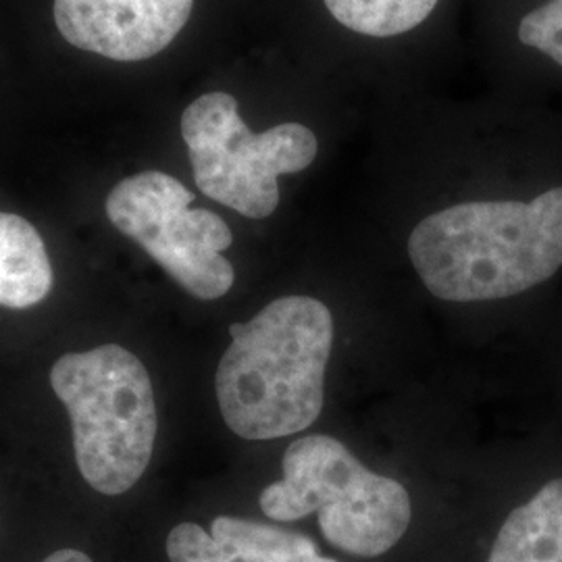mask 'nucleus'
Listing matches in <instances>:
<instances>
[{"mask_svg": "<svg viewBox=\"0 0 562 562\" xmlns=\"http://www.w3.org/2000/svg\"><path fill=\"white\" fill-rule=\"evenodd\" d=\"M50 385L69 413L81 477L104 496L132 490L157 440L153 382L140 359L117 344L60 357Z\"/></svg>", "mask_w": 562, "mask_h": 562, "instance_id": "3", "label": "nucleus"}, {"mask_svg": "<svg viewBox=\"0 0 562 562\" xmlns=\"http://www.w3.org/2000/svg\"><path fill=\"white\" fill-rule=\"evenodd\" d=\"M283 480L261 492V510L273 521L319 515L325 540L346 554L382 557L401 542L413 519L406 487L367 469L340 440L315 434L290 443Z\"/></svg>", "mask_w": 562, "mask_h": 562, "instance_id": "4", "label": "nucleus"}, {"mask_svg": "<svg viewBox=\"0 0 562 562\" xmlns=\"http://www.w3.org/2000/svg\"><path fill=\"white\" fill-rule=\"evenodd\" d=\"M327 11L344 27L371 36L390 38L422 25L440 0H323Z\"/></svg>", "mask_w": 562, "mask_h": 562, "instance_id": "11", "label": "nucleus"}, {"mask_svg": "<svg viewBox=\"0 0 562 562\" xmlns=\"http://www.w3.org/2000/svg\"><path fill=\"white\" fill-rule=\"evenodd\" d=\"M42 562H92V559H90L86 552L65 548V550H57V552H53L50 557H46Z\"/></svg>", "mask_w": 562, "mask_h": 562, "instance_id": "13", "label": "nucleus"}, {"mask_svg": "<svg viewBox=\"0 0 562 562\" xmlns=\"http://www.w3.org/2000/svg\"><path fill=\"white\" fill-rule=\"evenodd\" d=\"M192 202L194 194L173 176L142 171L109 192L106 217L186 292L217 301L236 280L234 265L223 257L234 234L213 211L190 209Z\"/></svg>", "mask_w": 562, "mask_h": 562, "instance_id": "6", "label": "nucleus"}, {"mask_svg": "<svg viewBox=\"0 0 562 562\" xmlns=\"http://www.w3.org/2000/svg\"><path fill=\"white\" fill-rule=\"evenodd\" d=\"M408 257L440 301H498L562 267V186L531 202H462L425 217Z\"/></svg>", "mask_w": 562, "mask_h": 562, "instance_id": "1", "label": "nucleus"}, {"mask_svg": "<svg viewBox=\"0 0 562 562\" xmlns=\"http://www.w3.org/2000/svg\"><path fill=\"white\" fill-rule=\"evenodd\" d=\"M53 290V265L38 229L0 211V306L30 308Z\"/></svg>", "mask_w": 562, "mask_h": 562, "instance_id": "9", "label": "nucleus"}, {"mask_svg": "<svg viewBox=\"0 0 562 562\" xmlns=\"http://www.w3.org/2000/svg\"><path fill=\"white\" fill-rule=\"evenodd\" d=\"M194 0H55L60 36L76 48L132 63L159 55L178 38Z\"/></svg>", "mask_w": 562, "mask_h": 562, "instance_id": "7", "label": "nucleus"}, {"mask_svg": "<svg viewBox=\"0 0 562 562\" xmlns=\"http://www.w3.org/2000/svg\"><path fill=\"white\" fill-rule=\"evenodd\" d=\"M487 562H562V477L508 515Z\"/></svg>", "mask_w": 562, "mask_h": 562, "instance_id": "10", "label": "nucleus"}, {"mask_svg": "<svg viewBox=\"0 0 562 562\" xmlns=\"http://www.w3.org/2000/svg\"><path fill=\"white\" fill-rule=\"evenodd\" d=\"M519 41L562 67V0H548L519 23Z\"/></svg>", "mask_w": 562, "mask_h": 562, "instance_id": "12", "label": "nucleus"}, {"mask_svg": "<svg viewBox=\"0 0 562 562\" xmlns=\"http://www.w3.org/2000/svg\"><path fill=\"white\" fill-rule=\"evenodd\" d=\"M181 138L202 194L250 220L273 215L278 178L304 171L319 153L317 136L301 123L255 134L225 92L202 94L183 111Z\"/></svg>", "mask_w": 562, "mask_h": 562, "instance_id": "5", "label": "nucleus"}, {"mask_svg": "<svg viewBox=\"0 0 562 562\" xmlns=\"http://www.w3.org/2000/svg\"><path fill=\"white\" fill-rule=\"evenodd\" d=\"M171 562H338L322 557L308 536L276 525L217 517L206 533L196 522H180L167 536Z\"/></svg>", "mask_w": 562, "mask_h": 562, "instance_id": "8", "label": "nucleus"}, {"mask_svg": "<svg viewBox=\"0 0 562 562\" xmlns=\"http://www.w3.org/2000/svg\"><path fill=\"white\" fill-rule=\"evenodd\" d=\"M232 344L217 367L223 422L244 440L301 434L323 411L334 317L325 302L283 296L252 319L229 325Z\"/></svg>", "mask_w": 562, "mask_h": 562, "instance_id": "2", "label": "nucleus"}]
</instances>
